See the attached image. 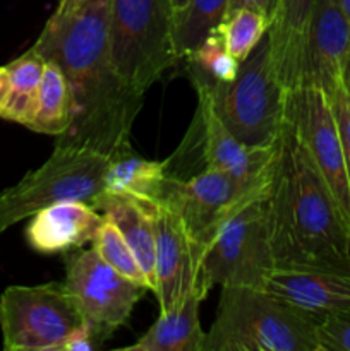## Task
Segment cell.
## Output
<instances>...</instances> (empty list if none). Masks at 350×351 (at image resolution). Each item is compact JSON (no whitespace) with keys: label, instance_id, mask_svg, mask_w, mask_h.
Returning <instances> with one entry per match:
<instances>
[{"label":"cell","instance_id":"6da1fadb","mask_svg":"<svg viewBox=\"0 0 350 351\" xmlns=\"http://www.w3.org/2000/svg\"><path fill=\"white\" fill-rule=\"evenodd\" d=\"M31 48L55 62L71 86L74 120L57 141L110 158L132 151L130 132L144 95L124 84L113 67L110 0H60Z\"/></svg>","mask_w":350,"mask_h":351},{"label":"cell","instance_id":"7a4b0ae2","mask_svg":"<svg viewBox=\"0 0 350 351\" xmlns=\"http://www.w3.org/2000/svg\"><path fill=\"white\" fill-rule=\"evenodd\" d=\"M268 232L277 269L350 274V226L285 117L266 197Z\"/></svg>","mask_w":350,"mask_h":351},{"label":"cell","instance_id":"3957f363","mask_svg":"<svg viewBox=\"0 0 350 351\" xmlns=\"http://www.w3.org/2000/svg\"><path fill=\"white\" fill-rule=\"evenodd\" d=\"M318 324L263 288L223 287L202 351H319Z\"/></svg>","mask_w":350,"mask_h":351},{"label":"cell","instance_id":"277c9868","mask_svg":"<svg viewBox=\"0 0 350 351\" xmlns=\"http://www.w3.org/2000/svg\"><path fill=\"white\" fill-rule=\"evenodd\" d=\"M110 48L124 84L146 95L178 60L170 0H110Z\"/></svg>","mask_w":350,"mask_h":351},{"label":"cell","instance_id":"5b68a950","mask_svg":"<svg viewBox=\"0 0 350 351\" xmlns=\"http://www.w3.org/2000/svg\"><path fill=\"white\" fill-rule=\"evenodd\" d=\"M108 161L110 156L93 147L57 141L54 153L41 167L0 191V237L55 202L78 199L93 204L105 189Z\"/></svg>","mask_w":350,"mask_h":351},{"label":"cell","instance_id":"8992f818","mask_svg":"<svg viewBox=\"0 0 350 351\" xmlns=\"http://www.w3.org/2000/svg\"><path fill=\"white\" fill-rule=\"evenodd\" d=\"M202 84L213 108L233 137L247 146H270L280 137L285 120V89L275 71L270 40L264 34L230 82Z\"/></svg>","mask_w":350,"mask_h":351},{"label":"cell","instance_id":"52a82bcc","mask_svg":"<svg viewBox=\"0 0 350 351\" xmlns=\"http://www.w3.org/2000/svg\"><path fill=\"white\" fill-rule=\"evenodd\" d=\"M275 269L266 197H261L244 206L216 233L202 254L198 287L205 295L215 285L263 288Z\"/></svg>","mask_w":350,"mask_h":351},{"label":"cell","instance_id":"ba28073f","mask_svg":"<svg viewBox=\"0 0 350 351\" xmlns=\"http://www.w3.org/2000/svg\"><path fill=\"white\" fill-rule=\"evenodd\" d=\"M84 324L64 283L16 285L0 295V331L5 351H62Z\"/></svg>","mask_w":350,"mask_h":351},{"label":"cell","instance_id":"9c48e42d","mask_svg":"<svg viewBox=\"0 0 350 351\" xmlns=\"http://www.w3.org/2000/svg\"><path fill=\"white\" fill-rule=\"evenodd\" d=\"M268 191L270 185H250L223 171L205 168L191 178L170 173L158 201L168 202L180 213L189 233L205 254L220 228L244 206L268 197Z\"/></svg>","mask_w":350,"mask_h":351},{"label":"cell","instance_id":"30bf717a","mask_svg":"<svg viewBox=\"0 0 350 351\" xmlns=\"http://www.w3.org/2000/svg\"><path fill=\"white\" fill-rule=\"evenodd\" d=\"M64 287L100 345L129 321L136 304L148 291L110 267L95 249L67 257Z\"/></svg>","mask_w":350,"mask_h":351},{"label":"cell","instance_id":"8fae6325","mask_svg":"<svg viewBox=\"0 0 350 351\" xmlns=\"http://www.w3.org/2000/svg\"><path fill=\"white\" fill-rule=\"evenodd\" d=\"M285 117L297 130L350 226V182L328 95L314 86L290 89L285 93Z\"/></svg>","mask_w":350,"mask_h":351},{"label":"cell","instance_id":"7c38bea8","mask_svg":"<svg viewBox=\"0 0 350 351\" xmlns=\"http://www.w3.org/2000/svg\"><path fill=\"white\" fill-rule=\"evenodd\" d=\"M154 278L160 312L170 311L199 290L202 250L189 233L180 213L165 201H154Z\"/></svg>","mask_w":350,"mask_h":351},{"label":"cell","instance_id":"4fadbf2b","mask_svg":"<svg viewBox=\"0 0 350 351\" xmlns=\"http://www.w3.org/2000/svg\"><path fill=\"white\" fill-rule=\"evenodd\" d=\"M198 95V120L205 168L229 173L250 185H270L278 141L270 146H247L230 132L213 108L211 96L202 84H192ZM280 139V137H278Z\"/></svg>","mask_w":350,"mask_h":351},{"label":"cell","instance_id":"5bb4252c","mask_svg":"<svg viewBox=\"0 0 350 351\" xmlns=\"http://www.w3.org/2000/svg\"><path fill=\"white\" fill-rule=\"evenodd\" d=\"M350 51V21L333 0H314L304 33L299 86L328 93L340 82Z\"/></svg>","mask_w":350,"mask_h":351},{"label":"cell","instance_id":"9a60e30c","mask_svg":"<svg viewBox=\"0 0 350 351\" xmlns=\"http://www.w3.org/2000/svg\"><path fill=\"white\" fill-rule=\"evenodd\" d=\"M263 290L288 307L321 322L326 315L350 311V274L323 269H275Z\"/></svg>","mask_w":350,"mask_h":351},{"label":"cell","instance_id":"2e32d148","mask_svg":"<svg viewBox=\"0 0 350 351\" xmlns=\"http://www.w3.org/2000/svg\"><path fill=\"white\" fill-rule=\"evenodd\" d=\"M103 221V215L91 202L71 199L55 202L31 216L24 235L31 249L54 256L93 242Z\"/></svg>","mask_w":350,"mask_h":351},{"label":"cell","instance_id":"e0dca14e","mask_svg":"<svg viewBox=\"0 0 350 351\" xmlns=\"http://www.w3.org/2000/svg\"><path fill=\"white\" fill-rule=\"evenodd\" d=\"M93 206L110 219L119 228L130 250L136 256L150 290L156 288L154 278V250H156V235H154V201L134 197V195L110 194L102 192L93 201Z\"/></svg>","mask_w":350,"mask_h":351},{"label":"cell","instance_id":"ac0fdd59","mask_svg":"<svg viewBox=\"0 0 350 351\" xmlns=\"http://www.w3.org/2000/svg\"><path fill=\"white\" fill-rule=\"evenodd\" d=\"M314 0H277L270 27V53L285 91L299 86L301 51Z\"/></svg>","mask_w":350,"mask_h":351},{"label":"cell","instance_id":"d6986e66","mask_svg":"<svg viewBox=\"0 0 350 351\" xmlns=\"http://www.w3.org/2000/svg\"><path fill=\"white\" fill-rule=\"evenodd\" d=\"M206 295L194 290L182 304L160 312L154 324L137 339L126 346L127 351H202L206 332L199 321V305Z\"/></svg>","mask_w":350,"mask_h":351},{"label":"cell","instance_id":"ffe728a7","mask_svg":"<svg viewBox=\"0 0 350 351\" xmlns=\"http://www.w3.org/2000/svg\"><path fill=\"white\" fill-rule=\"evenodd\" d=\"M168 177L170 158L165 161L146 160L132 149L110 158L103 178V192L158 201Z\"/></svg>","mask_w":350,"mask_h":351},{"label":"cell","instance_id":"44dd1931","mask_svg":"<svg viewBox=\"0 0 350 351\" xmlns=\"http://www.w3.org/2000/svg\"><path fill=\"white\" fill-rule=\"evenodd\" d=\"M74 120L71 86L55 62H45L38 106L27 129L47 136H64Z\"/></svg>","mask_w":350,"mask_h":351},{"label":"cell","instance_id":"7402d4cb","mask_svg":"<svg viewBox=\"0 0 350 351\" xmlns=\"http://www.w3.org/2000/svg\"><path fill=\"white\" fill-rule=\"evenodd\" d=\"M7 69L10 74V95L2 119L27 127L36 112L45 60L30 48L16 60L7 64Z\"/></svg>","mask_w":350,"mask_h":351},{"label":"cell","instance_id":"603a6c76","mask_svg":"<svg viewBox=\"0 0 350 351\" xmlns=\"http://www.w3.org/2000/svg\"><path fill=\"white\" fill-rule=\"evenodd\" d=\"M230 0H191L187 9L175 16V47L178 58H185L209 33L220 26L229 12Z\"/></svg>","mask_w":350,"mask_h":351},{"label":"cell","instance_id":"cb8c5ba5","mask_svg":"<svg viewBox=\"0 0 350 351\" xmlns=\"http://www.w3.org/2000/svg\"><path fill=\"white\" fill-rule=\"evenodd\" d=\"M187 72L191 82H206V84H218L230 82L237 75L240 62L223 45L218 31L209 33L191 53L185 57Z\"/></svg>","mask_w":350,"mask_h":351},{"label":"cell","instance_id":"d4e9b609","mask_svg":"<svg viewBox=\"0 0 350 351\" xmlns=\"http://www.w3.org/2000/svg\"><path fill=\"white\" fill-rule=\"evenodd\" d=\"M268 27H270V19L266 14L253 7H242L226 14L216 31L222 36L229 53L242 62L263 40L264 34L268 33Z\"/></svg>","mask_w":350,"mask_h":351},{"label":"cell","instance_id":"484cf974","mask_svg":"<svg viewBox=\"0 0 350 351\" xmlns=\"http://www.w3.org/2000/svg\"><path fill=\"white\" fill-rule=\"evenodd\" d=\"M93 249L117 273L122 274L124 278H127L132 283L150 290L146 276H144L134 252L130 250L129 243L126 242L122 233L119 232V228L110 219H105L98 228V232H96V235L93 237Z\"/></svg>","mask_w":350,"mask_h":351},{"label":"cell","instance_id":"4316f807","mask_svg":"<svg viewBox=\"0 0 350 351\" xmlns=\"http://www.w3.org/2000/svg\"><path fill=\"white\" fill-rule=\"evenodd\" d=\"M319 351H350V311L335 312L318 324Z\"/></svg>","mask_w":350,"mask_h":351},{"label":"cell","instance_id":"83f0119b","mask_svg":"<svg viewBox=\"0 0 350 351\" xmlns=\"http://www.w3.org/2000/svg\"><path fill=\"white\" fill-rule=\"evenodd\" d=\"M329 105H331L333 115H335L336 125H338L340 139H342V147H343V156H345V165H347V173H349V182H350V98L347 96L345 89L342 88V84H335L328 93Z\"/></svg>","mask_w":350,"mask_h":351},{"label":"cell","instance_id":"f1b7e54d","mask_svg":"<svg viewBox=\"0 0 350 351\" xmlns=\"http://www.w3.org/2000/svg\"><path fill=\"white\" fill-rule=\"evenodd\" d=\"M100 346L102 345L96 341L91 329L86 324H82L81 328H78L71 336H69L67 341L64 343L62 351H95L98 350Z\"/></svg>","mask_w":350,"mask_h":351},{"label":"cell","instance_id":"f546056e","mask_svg":"<svg viewBox=\"0 0 350 351\" xmlns=\"http://www.w3.org/2000/svg\"><path fill=\"white\" fill-rule=\"evenodd\" d=\"M275 5H277V0H230L229 12L226 14L233 12L237 9H242V7H253V9H257L263 14H266L268 19L271 21Z\"/></svg>","mask_w":350,"mask_h":351},{"label":"cell","instance_id":"4dcf8cb0","mask_svg":"<svg viewBox=\"0 0 350 351\" xmlns=\"http://www.w3.org/2000/svg\"><path fill=\"white\" fill-rule=\"evenodd\" d=\"M10 95V74L7 65L0 67V119H2V113L5 110L7 99Z\"/></svg>","mask_w":350,"mask_h":351},{"label":"cell","instance_id":"1f68e13d","mask_svg":"<svg viewBox=\"0 0 350 351\" xmlns=\"http://www.w3.org/2000/svg\"><path fill=\"white\" fill-rule=\"evenodd\" d=\"M340 84H342V88L345 89L347 96L350 98V51L349 55H347L345 62H343L342 72H340Z\"/></svg>","mask_w":350,"mask_h":351},{"label":"cell","instance_id":"d6a6232c","mask_svg":"<svg viewBox=\"0 0 350 351\" xmlns=\"http://www.w3.org/2000/svg\"><path fill=\"white\" fill-rule=\"evenodd\" d=\"M189 2H191V0H170V5H172V9H174L175 16H178V14L184 12V10L187 9Z\"/></svg>","mask_w":350,"mask_h":351},{"label":"cell","instance_id":"836d02e7","mask_svg":"<svg viewBox=\"0 0 350 351\" xmlns=\"http://www.w3.org/2000/svg\"><path fill=\"white\" fill-rule=\"evenodd\" d=\"M333 2L338 5V9L342 10V12L347 16V19L350 21V0H333Z\"/></svg>","mask_w":350,"mask_h":351}]
</instances>
